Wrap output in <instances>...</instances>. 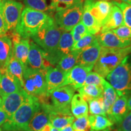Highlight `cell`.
Returning a JSON list of instances; mask_svg holds the SVG:
<instances>
[{"label": "cell", "mask_w": 131, "mask_h": 131, "mask_svg": "<svg viewBox=\"0 0 131 131\" xmlns=\"http://www.w3.org/2000/svg\"><path fill=\"white\" fill-rule=\"evenodd\" d=\"M41 107L37 98L29 95L26 101L3 124L4 131H25L33 116Z\"/></svg>", "instance_id": "obj_1"}, {"label": "cell", "mask_w": 131, "mask_h": 131, "mask_svg": "<svg viewBox=\"0 0 131 131\" xmlns=\"http://www.w3.org/2000/svg\"><path fill=\"white\" fill-rule=\"evenodd\" d=\"M63 31L50 16L40 30L31 37L34 42L43 50L46 59L55 52Z\"/></svg>", "instance_id": "obj_2"}, {"label": "cell", "mask_w": 131, "mask_h": 131, "mask_svg": "<svg viewBox=\"0 0 131 131\" xmlns=\"http://www.w3.org/2000/svg\"><path fill=\"white\" fill-rule=\"evenodd\" d=\"M130 53L131 46L124 48L101 47L99 57L93 68L94 72L105 78Z\"/></svg>", "instance_id": "obj_3"}, {"label": "cell", "mask_w": 131, "mask_h": 131, "mask_svg": "<svg viewBox=\"0 0 131 131\" xmlns=\"http://www.w3.org/2000/svg\"><path fill=\"white\" fill-rule=\"evenodd\" d=\"M23 88L29 95L37 98L41 103H47L49 97L46 72L26 67L24 69Z\"/></svg>", "instance_id": "obj_4"}, {"label": "cell", "mask_w": 131, "mask_h": 131, "mask_svg": "<svg viewBox=\"0 0 131 131\" xmlns=\"http://www.w3.org/2000/svg\"><path fill=\"white\" fill-rule=\"evenodd\" d=\"M50 16L46 13L25 7L15 30L23 38L29 39L40 30Z\"/></svg>", "instance_id": "obj_5"}, {"label": "cell", "mask_w": 131, "mask_h": 131, "mask_svg": "<svg viewBox=\"0 0 131 131\" xmlns=\"http://www.w3.org/2000/svg\"><path fill=\"white\" fill-rule=\"evenodd\" d=\"M117 91L118 96L127 95L131 92V61L126 57L105 78Z\"/></svg>", "instance_id": "obj_6"}, {"label": "cell", "mask_w": 131, "mask_h": 131, "mask_svg": "<svg viewBox=\"0 0 131 131\" xmlns=\"http://www.w3.org/2000/svg\"><path fill=\"white\" fill-rule=\"evenodd\" d=\"M83 13V2H81L55 12L53 19L60 29L69 32L81 21Z\"/></svg>", "instance_id": "obj_7"}, {"label": "cell", "mask_w": 131, "mask_h": 131, "mask_svg": "<svg viewBox=\"0 0 131 131\" xmlns=\"http://www.w3.org/2000/svg\"><path fill=\"white\" fill-rule=\"evenodd\" d=\"M74 94L75 89L68 85L57 88L49 96L52 101L50 105L54 110L70 114V103Z\"/></svg>", "instance_id": "obj_8"}, {"label": "cell", "mask_w": 131, "mask_h": 131, "mask_svg": "<svg viewBox=\"0 0 131 131\" xmlns=\"http://www.w3.org/2000/svg\"><path fill=\"white\" fill-rule=\"evenodd\" d=\"M3 14L8 31H14L19 23L23 4L15 0H1Z\"/></svg>", "instance_id": "obj_9"}, {"label": "cell", "mask_w": 131, "mask_h": 131, "mask_svg": "<svg viewBox=\"0 0 131 131\" xmlns=\"http://www.w3.org/2000/svg\"><path fill=\"white\" fill-rule=\"evenodd\" d=\"M83 5L89 9L101 27L107 20L113 6L112 3L104 0H84Z\"/></svg>", "instance_id": "obj_10"}, {"label": "cell", "mask_w": 131, "mask_h": 131, "mask_svg": "<svg viewBox=\"0 0 131 131\" xmlns=\"http://www.w3.org/2000/svg\"><path fill=\"white\" fill-rule=\"evenodd\" d=\"M29 96V95L23 88H21L19 91L3 96L1 108L9 118L25 102Z\"/></svg>", "instance_id": "obj_11"}, {"label": "cell", "mask_w": 131, "mask_h": 131, "mask_svg": "<svg viewBox=\"0 0 131 131\" xmlns=\"http://www.w3.org/2000/svg\"><path fill=\"white\" fill-rule=\"evenodd\" d=\"M50 66L51 65L45 58L43 50L34 41H30V49L26 67L46 72Z\"/></svg>", "instance_id": "obj_12"}, {"label": "cell", "mask_w": 131, "mask_h": 131, "mask_svg": "<svg viewBox=\"0 0 131 131\" xmlns=\"http://www.w3.org/2000/svg\"><path fill=\"white\" fill-rule=\"evenodd\" d=\"M101 49V46L96 40L93 45L80 50L76 65L86 67L92 70L99 57Z\"/></svg>", "instance_id": "obj_13"}, {"label": "cell", "mask_w": 131, "mask_h": 131, "mask_svg": "<svg viewBox=\"0 0 131 131\" xmlns=\"http://www.w3.org/2000/svg\"><path fill=\"white\" fill-rule=\"evenodd\" d=\"M73 45V40L70 32L63 31L56 50L53 55L46 59L47 61L50 65H57L62 57L71 52Z\"/></svg>", "instance_id": "obj_14"}, {"label": "cell", "mask_w": 131, "mask_h": 131, "mask_svg": "<svg viewBox=\"0 0 131 131\" xmlns=\"http://www.w3.org/2000/svg\"><path fill=\"white\" fill-rule=\"evenodd\" d=\"M41 104L45 106L48 111L50 123L55 128L60 130L69 125H71L74 121L75 117L72 113L67 114L54 110L49 103H42Z\"/></svg>", "instance_id": "obj_15"}, {"label": "cell", "mask_w": 131, "mask_h": 131, "mask_svg": "<svg viewBox=\"0 0 131 131\" xmlns=\"http://www.w3.org/2000/svg\"><path fill=\"white\" fill-rule=\"evenodd\" d=\"M92 69L80 65H75L66 73V85L78 90L84 85L87 75Z\"/></svg>", "instance_id": "obj_16"}, {"label": "cell", "mask_w": 131, "mask_h": 131, "mask_svg": "<svg viewBox=\"0 0 131 131\" xmlns=\"http://www.w3.org/2000/svg\"><path fill=\"white\" fill-rule=\"evenodd\" d=\"M97 40L101 47L107 48H124L131 46V39H124L111 30L100 33L96 35Z\"/></svg>", "instance_id": "obj_17"}, {"label": "cell", "mask_w": 131, "mask_h": 131, "mask_svg": "<svg viewBox=\"0 0 131 131\" xmlns=\"http://www.w3.org/2000/svg\"><path fill=\"white\" fill-rule=\"evenodd\" d=\"M129 112L127 107V95L118 96L111 106L110 112L107 115L110 120L114 124H118Z\"/></svg>", "instance_id": "obj_18"}, {"label": "cell", "mask_w": 131, "mask_h": 131, "mask_svg": "<svg viewBox=\"0 0 131 131\" xmlns=\"http://www.w3.org/2000/svg\"><path fill=\"white\" fill-rule=\"evenodd\" d=\"M66 73L57 68L50 66L46 71L47 83V94L49 96L53 90L60 87L66 86Z\"/></svg>", "instance_id": "obj_19"}, {"label": "cell", "mask_w": 131, "mask_h": 131, "mask_svg": "<svg viewBox=\"0 0 131 131\" xmlns=\"http://www.w3.org/2000/svg\"><path fill=\"white\" fill-rule=\"evenodd\" d=\"M21 88H23L19 81L8 72L7 69H0V96L1 97L19 91Z\"/></svg>", "instance_id": "obj_20"}, {"label": "cell", "mask_w": 131, "mask_h": 131, "mask_svg": "<svg viewBox=\"0 0 131 131\" xmlns=\"http://www.w3.org/2000/svg\"><path fill=\"white\" fill-rule=\"evenodd\" d=\"M50 123L48 111L43 104L41 103V107L33 116L25 131H40Z\"/></svg>", "instance_id": "obj_21"}, {"label": "cell", "mask_w": 131, "mask_h": 131, "mask_svg": "<svg viewBox=\"0 0 131 131\" xmlns=\"http://www.w3.org/2000/svg\"><path fill=\"white\" fill-rule=\"evenodd\" d=\"M124 24V18L122 11L117 6L113 4L110 14L107 20L101 27L100 33L112 30Z\"/></svg>", "instance_id": "obj_22"}, {"label": "cell", "mask_w": 131, "mask_h": 131, "mask_svg": "<svg viewBox=\"0 0 131 131\" xmlns=\"http://www.w3.org/2000/svg\"><path fill=\"white\" fill-rule=\"evenodd\" d=\"M13 55V45L10 38L7 35L0 37V69L7 67Z\"/></svg>", "instance_id": "obj_23"}, {"label": "cell", "mask_w": 131, "mask_h": 131, "mask_svg": "<svg viewBox=\"0 0 131 131\" xmlns=\"http://www.w3.org/2000/svg\"><path fill=\"white\" fill-rule=\"evenodd\" d=\"M30 41L27 38H22L18 42L13 45V55L20 62L24 69L27 65Z\"/></svg>", "instance_id": "obj_24"}, {"label": "cell", "mask_w": 131, "mask_h": 131, "mask_svg": "<svg viewBox=\"0 0 131 131\" xmlns=\"http://www.w3.org/2000/svg\"><path fill=\"white\" fill-rule=\"evenodd\" d=\"M70 111L75 118L89 115L88 103L80 94H74L73 95L70 103Z\"/></svg>", "instance_id": "obj_25"}, {"label": "cell", "mask_w": 131, "mask_h": 131, "mask_svg": "<svg viewBox=\"0 0 131 131\" xmlns=\"http://www.w3.org/2000/svg\"><path fill=\"white\" fill-rule=\"evenodd\" d=\"M103 94L102 97L104 104L106 115L110 112L111 106L115 102L118 96L117 91L105 79L103 80L102 83Z\"/></svg>", "instance_id": "obj_26"}, {"label": "cell", "mask_w": 131, "mask_h": 131, "mask_svg": "<svg viewBox=\"0 0 131 131\" xmlns=\"http://www.w3.org/2000/svg\"><path fill=\"white\" fill-rule=\"evenodd\" d=\"M81 22L86 26L87 30L90 34L96 35L100 33L101 27L90 12L89 9L83 5V13L82 15Z\"/></svg>", "instance_id": "obj_27"}, {"label": "cell", "mask_w": 131, "mask_h": 131, "mask_svg": "<svg viewBox=\"0 0 131 131\" xmlns=\"http://www.w3.org/2000/svg\"><path fill=\"white\" fill-rule=\"evenodd\" d=\"M80 50L71 51L60 59L57 64V68L67 73L76 65Z\"/></svg>", "instance_id": "obj_28"}, {"label": "cell", "mask_w": 131, "mask_h": 131, "mask_svg": "<svg viewBox=\"0 0 131 131\" xmlns=\"http://www.w3.org/2000/svg\"><path fill=\"white\" fill-rule=\"evenodd\" d=\"M91 130H101L112 127L114 123L106 116L100 115H90L88 116Z\"/></svg>", "instance_id": "obj_29"}, {"label": "cell", "mask_w": 131, "mask_h": 131, "mask_svg": "<svg viewBox=\"0 0 131 131\" xmlns=\"http://www.w3.org/2000/svg\"><path fill=\"white\" fill-rule=\"evenodd\" d=\"M79 94L86 102L102 96L103 89L101 87L93 84L84 85L78 90Z\"/></svg>", "instance_id": "obj_30"}, {"label": "cell", "mask_w": 131, "mask_h": 131, "mask_svg": "<svg viewBox=\"0 0 131 131\" xmlns=\"http://www.w3.org/2000/svg\"><path fill=\"white\" fill-rule=\"evenodd\" d=\"M7 72L10 74L15 77L20 83L21 87L23 86V72L24 68L20 62L14 57V55L11 57L7 67Z\"/></svg>", "instance_id": "obj_31"}, {"label": "cell", "mask_w": 131, "mask_h": 131, "mask_svg": "<svg viewBox=\"0 0 131 131\" xmlns=\"http://www.w3.org/2000/svg\"><path fill=\"white\" fill-rule=\"evenodd\" d=\"M23 1L26 7L46 13L50 16L53 14L47 0H23Z\"/></svg>", "instance_id": "obj_32"}, {"label": "cell", "mask_w": 131, "mask_h": 131, "mask_svg": "<svg viewBox=\"0 0 131 131\" xmlns=\"http://www.w3.org/2000/svg\"><path fill=\"white\" fill-rule=\"evenodd\" d=\"M88 103H89L88 107H89L90 115H100L107 117L102 96L92 100Z\"/></svg>", "instance_id": "obj_33"}, {"label": "cell", "mask_w": 131, "mask_h": 131, "mask_svg": "<svg viewBox=\"0 0 131 131\" xmlns=\"http://www.w3.org/2000/svg\"><path fill=\"white\" fill-rule=\"evenodd\" d=\"M50 6L53 13H55L62 10L77 4L84 2V0H50Z\"/></svg>", "instance_id": "obj_34"}, {"label": "cell", "mask_w": 131, "mask_h": 131, "mask_svg": "<svg viewBox=\"0 0 131 131\" xmlns=\"http://www.w3.org/2000/svg\"><path fill=\"white\" fill-rule=\"evenodd\" d=\"M97 40L96 35L89 34L83 37L81 40L73 44L71 51L74 50H81L86 47L90 46Z\"/></svg>", "instance_id": "obj_35"}, {"label": "cell", "mask_w": 131, "mask_h": 131, "mask_svg": "<svg viewBox=\"0 0 131 131\" xmlns=\"http://www.w3.org/2000/svg\"><path fill=\"white\" fill-rule=\"evenodd\" d=\"M112 4L116 5L122 11L124 18V24L131 28V6L119 1H113Z\"/></svg>", "instance_id": "obj_36"}, {"label": "cell", "mask_w": 131, "mask_h": 131, "mask_svg": "<svg viewBox=\"0 0 131 131\" xmlns=\"http://www.w3.org/2000/svg\"><path fill=\"white\" fill-rule=\"evenodd\" d=\"M70 34L72 36V38L73 40V44L77 42L78 41L81 40L83 37L85 36L89 35V33L87 30L86 26L83 24L81 21H80L79 23L77 24L73 28L70 30Z\"/></svg>", "instance_id": "obj_37"}, {"label": "cell", "mask_w": 131, "mask_h": 131, "mask_svg": "<svg viewBox=\"0 0 131 131\" xmlns=\"http://www.w3.org/2000/svg\"><path fill=\"white\" fill-rule=\"evenodd\" d=\"M88 116L75 118L72 124L73 130L76 131H89L91 129Z\"/></svg>", "instance_id": "obj_38"}, {"label": "cell", "mask_w": 131, "mask_h": 131, "mask_svg": "<svg viewBox=\"0 0 131 131\" xmlns=\"http://www.w3.org/2000/svg\"><path fill=\"white\" fill-rule=\"evenodd\" d=\"M104 79V78H103L98 73L95 72L91 71L87 75L84 85L93 84L102 88V83Z\"/></svg>", "instance_id": "obj_39"}, {"label": "cell", "mask_w": 131, "mask_h": 131, "mask_svg": "<svg viewBox=\"0 0 131 131\" xmlns=\"http://www.w3.org/2000/svg\"><path fill=\"white\" fill-rule=\"evenodd\" d=\"M115 35L124 39H131V28L126 25H122L111 30Z\"/></svg>", "instance_id": "obj_40"}, {"label": "cell", "mask_w": 131, "mask_h": 131, "mask_svg": "<svg viewBox=\"0 0 131 131\" xmlns=\"http://www.w3.org/2000/svg\"><path fill=\"white\" fill-rule=\"evenodd\" d=\"M116 131H131V111L128 112L122 122L118 124Z\"/></svg>", "instance_id": "obj_41"}, {"label": "cell", "mask_w": 131, "mask_h": 131, "mask_svg": "<svg viewBox=\"0 0 131 131\" xmlns=\"http://www.w3.org/2000/svg\"><path fill=\"white\" fill-rule=\"evenodd\" d=\"M8 32L7 25L5 21L4 16L3 14L2 4L1 0H0V37L4 35Z\"/></svg>", "instance_id": "obj_42"}, {"label": "cell", "mask_w": 131, "mask_h": 131, "mask_svg": "<svg viewBox=\"0 0 131 131\" xmlns=\"http://www.w3.org/2000/svg\"><path fill=\"white\" fill-rule=\"evenodd\" d=\"M8 118H9V117L7 116V114L1 108H0V126H2L7 120Z\"/></svg>", "instance_id": "obj_43"}, {"label": "cell", "mask_w": 131, "mask_h": 131, "mask_svg": "<svg viewBox=\"0 0 131 131\" xmlns=\"http://www.w3.org/2000/svg\"><path fill=\"white\" fill-rule=\"evenodd\" d=\"M127 107L129 111H131V92L127 95Z\"/></svg>", "instance_id": "obj_44"}, {"label": "cell", "mask_w": 131, "mask_h": 131, "mask_svg": "<svg viewBox=\"0 0 131 131\" xmlns=\"http://www.w3.org/2000/svg\"><path fill=\"white\" fill-rule=\"evenodd\" d=\"M52 128V125L50 123L47 124V125H46L45 127L42 128L40 131H51Z\"/></svg>", "instance_id": "obj_45"}, {"label": "cell", "mask_w": 131, "mask_h": 131, "mask_svg": "<svg viewBox=\"0 0 131 131\" xmlns=\"http://www.w3.org/2000/svg\"><path fill=\"white\" fill-rule=\"evenodd\" d=\"M60 131H74V130H73V127L72 126V124H71V125H69L68 126L60 129Z\"/></svg>", "instance_id": "obj_46"}, {"label": "cell", "mask_w": 131, "mask_h": 131, "mask_svg": "<svg viewBox=\"0 0 131 131\" xmlns=\"http://www.w3.org/2000/svg\"><path fill=\"white\" fill-rule=\"evenodd\" d=\"M119 1H120L121 2L126 3V4H128L131 6V0H119Z\"/></svg>", "instance_id": "obj_47"}, {"label": "cell", "mask_w": 131, "mask_h": 131, "mask_svg": "<svg viewBox=\"0 0 131 131\" xmlns=\"http://www.w3.org/2000/svg\"><path fill=\"white\" fill-rule=\"evenodd\" d=\"M90 131H112V129H111V127H108V128H106L105 129H103V130H91Z\"/></svg>", "instance_id": "obj_48"}, {"label": "cell", "mask_w": 131, "mask_h": 131, "mask_svg": "<svg viewBox=\"0 0 131 131\" xmlns=\"http://www.w3.org/2000/svg\"><path fill=\"white\" fill-rule=\"evenodd\" d=\"M51 131H60V130H59V129H58L55 128V127H53V126H52Z\"/></svg>", "instance_id": "obj_49"}, {"label": "cell", "mask_w": 131, "mask_h": 131, "mask_svg": "<svg viewBox=\"0 0 131 131\" xmlns=\"http://www.w3.org/2000/svg\"><path fill=\"white\" fill-rule=\"evenodd\" d=\"M1 103H2V98H1V96H0V108H1Z\"/></svg>", "instance_id": "obj_50"}, {"label": "cell", "mask_w": 131, "mask_h": 131, "mask_svg": "<svg viewBox=\"0 0 131 131\" xmlns=\"http://www.w3.org/2000/svg\"><path fill=\"white\" fill-rule=\"evenodd\" d=\"M104 1H109V0H104Z\"/></svg>", "instance_id": "obj_51"}, {"label": "cell", "mask_w": 131, "mask_h": 131, "mask_svg": "<svg viewBox=\"0 0 131 131\" xmlns=\"http://www.w3.org/2000/svg\"><path fill=\"white\" fill-rule=\"evenodd\" d=\"M0 131H1V128H0Z\"/></svg>", "instance_id": "obj_52"}, {"label": "cell", "mask_w": 131, "mask_h": 131, "mask_svg": "<svg viewBox=\"0 0 131 131\" xmlns=\"http://www.w3.org/2000/svg\"><path fill=\"white\" fill-rule=\"evenodd\" d=\"M74 131H76V130H74Z\"/></svg>", "instance_id": "obj_53"}, {"label": "cell", "mask_w": 131, "mask_h": 131, "mask_svg": "<svg viewBox=\"0 0 131 131\" xmlns=\"http://www.w3.org/2000/svg\"></svg>", "instance_id": "obj_54"}]
</instances>
